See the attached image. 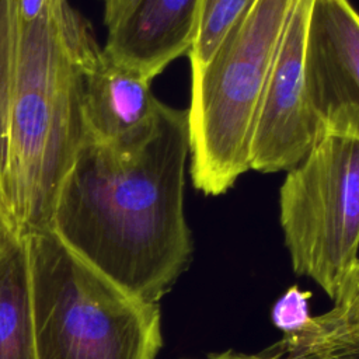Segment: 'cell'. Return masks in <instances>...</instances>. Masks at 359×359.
<instances>
[{
  "instance_id": "cell-1",
  "label": "cell",
  "mask_w": 359,
  "mask_h": 359,
  "mask_svg": "<svg viewBox=\"0 0 359 359\" xmlns=\"http://www.w3.org/2000/svg\"><path fill=\"white\" fill-rule=\"evenodd\" d=\"M188 156V109L161 101L130 136L86 139L59 185L50 230L126 293L158 304L192 255L184 212Z\"/></svg>"
},
{
  "instance_id": "cell-2",
  "label": "cell",
  "mask_w": 359,
  "mask_h": 359,
  "mask_svg": "<svg viewBox=\"0 0 359 359\" xmlns=\"http://www.w3.org/2000/svg\"><path fill=\"white\" fill-rule=\"evenodd\" d=\"M101 49L69 0H52L35 21L0 0V195L21 236L50 229L86 140L83 74Z\"/></svg>"
},
{
  "instance_id": "cell-3",
  "label": "cell",
  "mask_w": 359,
  "mask_h": 359,
  "mask_svg": "<svg viewBox=\"0 0 359 359\" xmlns=\"http://www.w3.org/2000/svg\"><path fill=\"white\" fill-rule=\"evenodd\" d=\"M25 237L36 359H156L163 345L158 304L126 293L50 229Z\"/></svg>"
},
{
  "instance_id": "cell-4",
  "label": "cell",
  "mask_w": 359,
  "mask_h": 359,
  "mask_svg": "<svg viewBox=\"0 0 359 359\" xmlns=\"http://www.w3.org/2000/svg\"><path fill=\"white\" fill-rule=\"evenodd\" d=\"M294 1L254 0L192 73L191 178L206 195L224 194L250 170L255 115Z\"/></svg>"
},
{
  "instance_id": "cell-5",
  "label": "cell",
  "mask_w": 359,
  "mask_h": 359,
  "mask_svg": "<svg viewBox=\"0 0 359 359\" xmlns=\"http://www.w3.org/2000/svg\"><path fill=\"white\" fill-rule=\"evenodd\" d=\"M292 266L334 300L359 261V140L325 135L279 191Z\"/></svg>"
},
{
  "instance_id": "cell-6",
  "label": "cell",
  "mask_w": 359,
  "mask_h": 359,
  "mask_svg": "<svg viewBox=\"0 0 359 359\" xmlns=\"http://www.w3.org/2000/svg\"><path fill=\"white\" fill-rule=\"evenodd\" d=\"M313 0H296L275 53L255 115L250 170L297 165L325 136L307 91L306 42Z\"/></svg>"
},
{
  "instance_id": "cell-7",
  "label": "cell",
  "mask_w": 359,
  "mask_h": 359,
  "mask_svg": "<svg viewBox=\"0 0 359 359\" xmlns=\"http://www.w3.org/2000/svg\"><path fill=\"white\" fill-rule=\"evenodd\" d=\"M306 79L325 135L359 140V13L349 0H313Z\"/></svg>"
},
{
  "instance_id": "cell-8",
  "label": "cell",
  "mask_w": 359,
  "mask_h": 359,
  "mask_svg": "<svg viewBox=\"0 0 359 359\" xmlns=\"http://www.w3.org/2000/svg\"><path fill=\"white\" fill-rule=\"evenodd\" d=\"M201 0H133L108 28L102 50L149 80L188 55L198 29Z\"/></svg>"
},
{
  "instance_id": "cell-9",
  "label": "cell",
  "mask_w": 359,
  "mask_h": 359,
  "mask_svg": "<svg viewBox=\"0 0 359 359\" xmlns=\"http://www.w3.org/2000/svg\"><path fill=\"white\" fill-rule=\"evenodd\" d=\"M150 84L151 80L115 62L101 49L83 74L86 139L109 143L147 125L160 104Z\"/></svg>"
},
{
  "instance_id": "cell-10",
  "label": "cell",
  "mask_w": 359,
  "mask_h": 359,
  "mask_svg": "<svg viewBox=\"0 0 359 359\" xmlns=\"http://www.w3.org/2000/svg\"><path fill=\"white\" fill-rule=\"evenodd\" d=\"M0 359H36L25 236H20L0 254Z\"/></svg>"
},
{
  "instance_id": "cell-11",
  "label": "cell",
  "mask_w": 359,
  "mask_h": 359,
  "mask_svg": "<svg viewBox=\"0 0 359 359\" xmlns=\"http://www.w3.org/2000/svg\"><path fill=\"white\" fill-rule=\"evenodd\" d=\"M359 328V261L334 299V307L314 316L309 327L293 337H285L278 348L290 351L313 345L325 338Z\"/></svg>"
},
{
  "instance_id": "cell-12",
  "label": "cell",
  "mask_w": 359,
  "mask_h": 359,
  "mask_svg": "<svg viewBox=\"0 0 359 359\" xmlns=\"http://www.w3.org/2000/svg\"><path fill=\"white\" fill-rule=\"evenodd\" d=\"M254 0H201L199 21L194 45L188 53L192 73L210 57L216 46Z\"/></svg>"
},
{
  "instance_id": "cell-13",
  "label": "cell",
  "mask_w": 359,
  "mask_h": 359,
  "mask_svg": "<svg viewBox=\"0 0 359 359\" xmlns=\"http://www.w3.org/2000/svg\"><path fill=\"white\" fill-rule=\"evenodd\" d=\"M310 297V292L293 285L275 302L271 318L273 325L283 331L285 337L297 335L309 327L313 318L309 304Z\"/></svg>"
},
{
  "instance_id": "cell-14",
  "label": "cell",
  "mask_w": 359,
  "mask_h": 359,
  "mask_svg": "<svg viewBox=\"0 0 359 359\" xmlns=\"http://www.w3.org/2000/svg\"><path fill=\"white\" fill-rule=\"evenodd\" d=\"M278 359H359V328L351 330L313 345L276 351Z\"/></svg>"
},
{
  "instance_id": "cell-15",
  "label": "cell",
  "mask_w": 359,
  "mask_h": 359,
  "mask_svg": "<svg viewBox=\"0 0 359 359\" xmlns=\"http://www.w3.org/2000/svg\"><path fill=\"white\" fill-rule=\"evenodd\" d=\"M20 236L21 234L0 196V254Z\"/></svg>"
},
{
  "instance_id": "cell-16",
  "label": "cell",
  "mask_w": 359,
  "mask_h": 359,
  "mask_svg": "<svg viewBox=\"0 0 359 359\" xmlns=\"http://www.w3.org/2000/svg\"><path fill=\"white\" fill-rule=\"evenodd\" d=\"M104 3V24L107 28L114 25L121 15L128 10L133 0H102Z\"/></svg>"
},
{
  "instance_id": "cell-17",
  "label": "cell",
  "mask_w": 359,
  "mask_h": 359,
  "mask_svg": "<svg viewBox=\"0 0 359 359\" xmlns=\"http://www.w3.org/2000/svg\"><path fill=\"white\" fill-rule=\"evenodd\" d=\"M209 359H278L276 353L272 355H244V353H236L233 351H227L223 353L212 355Z\"/></svg>"
}]
</instances>
